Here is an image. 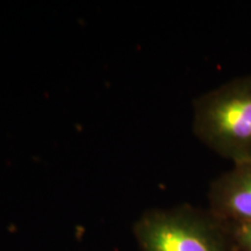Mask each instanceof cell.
<instances>
[{"mask_svg": "<svg viewBox=\"0 0 251 251\" xmlns=\"http://www.w3.org/2000/svg\"><path fill=\"white\" fill-rule=\"evenodd\" d=\"M192 128L197 139L233 164L251 161V75L198 97Z\"/></svg>", "mask_w": 251, "mask_h": 251, "instance_id": "1", "label": "cell"}, {"mask_svg": "<svg viewBox=\"0 0 251 251\" xmlns=\"http://www.w3.org/2000/svg\"><path fill=\"white\" fill-rule=\"evenodd\" d=\"M133 231L141 251H238L233 226L187 203L148 209Z\"/></svg>", "mask_w": 251, "mask_h": 251, "instance_id": "2", "label": "cell"}, {"mask_svg": "<svg viewBox=\"0 0 251 251\" xmlns=\"http://www.w3.org/2000/svg\"><path fill=\"white\" fill-rule=\"evenodd\" d=\"M208 209L230 226L251 224V161L233 164L209 185Z\"/></svg>", "mask_w": 251, "mask_h": 251, "instance_id": "3", "label": "cell"}, {"mask_svg": "<svg viewBox=\"0 0 251 251\" xmlns=\"http://www.w3.org/2000/svg\"><path fill=\"white\" fill-rule=\"evenodd\" d=\"M234 238L238 251H251V224L233 226Z\"/></svg>", "mask_w": 251, "mask_h": 251, "instance_id": "4", "label": "cell"}]
</instances>
